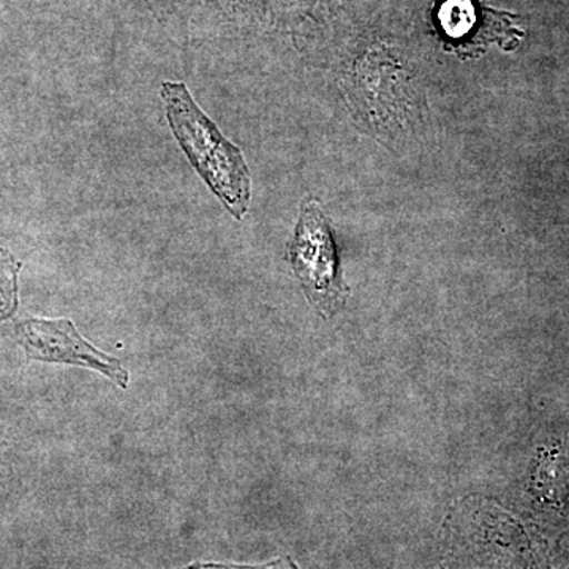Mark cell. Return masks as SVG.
Here are the masks:
<instances>
[{"mask_svg": "<svg viewBox=\"0 0 569 569\" xmlns=\"http://www.w3.org/2000/svg\"><path fill=\"white\" fill-rule=\"evenodd\" d=\"M160 96L171 132L190 164L227 211L242 220L252 197V181L241 149L223 137L183 82H163Z\"/></svg>", "mask_w": 569, "mask_h": 569, "instance_id": "obj_1", "label": "cell"}, {"mask_svg": "<svg viewBox=\"0 0 569 569\" xmlns=\"http://www.w3.org/2000/svg\"><path fill=\"white\" fill-rule=\"evenodd\" d=\"M288 260L307 298L325 317L342 309L350 290L340 272L331 223L316 201L302 204Z\"/></svg>", "mask_w": 569, "mask_h": 569, "instance_id": "obj_2", "label": "cell"}, {"mask_svg": "<svg viewBox=\"0 0 569 569\" xmlns=\"http://www.w3.org/2000/svg\"><path fill=\"white\" fill-rule=\"evenodd\" d=\"M18 340L26 355L43 362H61L97 370L114 381L119 388L129 387V372L121 361L103 353L78 335L69 320L22 321L17 328Z\"/></svg>", "mask_w": 569, "mask_h": 569, "instance_id": "obj_3", "label": "cell"}, {"mask_svg": "<svg viewBox=\"0 0 569 569\" xmlns=\"http://www.w3.org/2000/svg\"><path fill=\"white\" fill-rule=\"evenodd\" d=\"M22 263L0 247V323L9 320L18 309V274Z\"/></svg>", "mask_w": 569, "mask_h": 569, "instance_id": "obj_4", "label": "cell"}]
</instances>
